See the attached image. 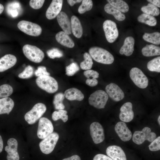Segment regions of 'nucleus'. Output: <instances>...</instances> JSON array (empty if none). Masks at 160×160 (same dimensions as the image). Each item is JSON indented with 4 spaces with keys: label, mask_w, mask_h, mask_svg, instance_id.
Returning a JSON list of instances; mask_svg holds the SVG:
<instances>
[{
    "label": "nucleus",
    "mask_w": 160,
    "mask_h": 160,
    "mask_svg": "<svg viewBox=\"0 0 160 160\" xmlns=\"http://www.w3.org/2000/svg\"><path fill=\"white\" fill-rule=\"evenodd\" d=\"M89 54L95 61L99 63L110 64L114 61L113 56L108 51L103 48L97 47L90 48Z\"/></svg>",
    "instance_id": "nucleus-1"
},
{
    "label": "nucleus",
    "mask_w": 160,
    "mask_h": 160,
    "mask_svg": "<svg viewBox=\"0 0 160 160\" xmlns=\"http://www.w3.org/2000/svg\"><path fill=\"white\" fill-rule=\"evenodd\" d=\"M36 81L39 88L49 93H54L58 89L57 82L54 78L49 76L38 77Z\"/></svg>",
    "instance_id": "nucleus-2"
},
{
    "label": "nucleus",
    "mask_w": 160,
    "mask_h": 160,
    "mask_svg": "<svg viewBox=\"0 0 160 160\" xmlns=\"http://www.w3.org/2000/svg\"><path fill=\"white\" fill-rule=\"evenodd\" d=\"M25 56L29 60L35 63H39L43 60L44 55V52L37 47L26 44L23 48Z\"/></svg>",
    "instance_id": "nucleus-3"
},
{
    "label": "nucleus",
    "mask_w": 160,
    "mask_h": 160,
    "mask_svg": "<svg viewBox=\"0 0 160 160\" xmlns=\"http://www.w3.org/2000/svg\"><path fill=\"white\" fill-rule=\"evenodd\" d=\"M46 110L45 104L42 103H36L26 113L24 116L25 119L28 124H33L41 117Z\"/></svg>",
    "instance_id": "nucleus-4"
},
{
    "label": "nucleus",
    "mask_w": 160,
    "mask_h": 160,
    "mask_svg": "<svg viewBox=\"0 0 160 160\" xmlns=\"http://www.w3.org/2000/svg\"><path fill=\"white\" fill-rule=\"evenodd\" d=\"M108 99L107 94L104 91L99 90L92 94L89 98V104L98 109L103 108Z\"/></svg>",
    "instance_id": "nucleus-5"
},
{
    "label": "nucleus",
    "mask_w": 160,
    "mask_h": 160,
    "mask_svg": "<svg viewBox=\"0 0 160 160\" xmlns=\"http://www.w3.org/2000/svg\"><path fill=\"white\" fill-rule=\"evenodd\" d=\"M132 138V141L135 143L140 145L146 140L151 142L156 138V135L155 132H151L150 128L145 127L141 131H135Z\"/></svg>",
    "instance_id": "nucleus-6"
},
{
    "label": "nucleus",
    "mask_w": 160,
    "mask_h": 160,
    "mask_svg": "<svg viewBox=\"0 0 160 160\" xmlns=\"http://www.w3.org/2000/svg\"><path fill=\"white\" fill-rule=\"evenodd\" d=\"M59 138L58 134L53 132L44 138L39 143V146L41 152L48 154L54 150Z\"/></svg>",
    "instance_id": "nucleus-7"
},
{
    "label": "nucleus",
    "mask_w": 160,
    "mask_h": 160,
    "mask_svg": "<svg viewBox=\"0 0 160 160\" xmlns=\"http://www.w3.org/2000/svg\"><path fill=\"white\" fill-rule=\"evenodd\" d=\"M17 26L23 32L34 36H39L42 31L41 27L39 25L25 20H21L19 22Z\"/></svg>",
    "instance_id": "nucleus-8"
},
{
    "label": "nucleus",
    "mask_w": 160,
    "mask_h": 160,
    "mask_svg": "<svg viewBox=\"0 0 160 160\" xmlns=\"http://www.w3.org/2000/svg\"><path fill=\"white\" fill-rule=\"evenodd\" d=\"M130 78L135 84L141 89H145L148 86V80L142 71L137 68H132L129 72Z\"/></svg>",
    "instance_id": "nucleus-9"
},
{
    "label": "nucleus",
    "mask_w": 160,
    "mask_h": 160,
    "mask_svg": "<svg viewBox=\"0 0 160 160\" xmlns=\"http://www.w3.org/2000/svg\"><path fill=\"white\" fill-rule=\"evenodd\" d=\"M103 28L108 41L110 43L113 42L119 36L116 23L111 20H106L103 23Z\"/></svg>",
    "instance_id": "nucleus-10"
},
{
    "label": "nucleus",
    "mask_w": 160,
    "mask_h": 160,
    "mask_svg": "<svg viewBox=\"0 0 160 160\" xmlns=\"http://www.w3.org/2000/svg\"><path fill=\"white\" fill-rule=\"evenodd\" d=\"M53 130L52 124L48 119L43 117L40 119L37 132L39 138L44 139L52 133Z\"/></svg>",
    "instance_id": "nucleus-11"
},
{
    "label": "nucleus",
    "mask_w": 160,
    "mask_h": 160,
    "mask_svg": "<svg viewBox=\"0 0 160 160\" xmlns=\"http://www.w3.org/2000/svg\"><path fill=\"white\" fill-rule=\"evenodd\" d=\"M90 134L94 143L97 144L103 142L105 139L103 128L99 123H92L90 126Z\"/></svg>",
    "instance_id": "nucleus-12"
},
{
    "label": "nucleus",
    "mask_w": 160,
    "mask_h": 160,
    "mask_svg": "<svg viewBox=\"0 0 160 160\" xmlns=\"http://www.w3.org/2000/svg\"><path fill=\"white\" fill-rule=\"evenodd\" d=\"M106 91L109 97L113 100L118 102L124 97V93L122 90L116 84L111 83L107 85Z\"/></svg>",
    "instance_id": "nucleus-13"
},
{
    "label": "nucleus",
    "mask_w": 160,
    "mask_h": 160,
    "mask_svg": "<svg viewBox=\"0 0 160 160\" xmlns=\"http://www.w3.org/2000/svg\"><path fill=\"white\" fill-rule=\"evenodd\" d=\"M8 145L5 148L7 153V160H19L20 157L17 152L18 143L16 139L10 138L7 141Z\"/></svg>",
    "instance_id": "nucleus-14"
},
{
    "label": "nucleus",
    "mask_w": 160,
    "mask_h": 160,
    "mask_svg": "<svg viewBox=\"0 0 160 160\" xmlns=\"http://www.w3.org/2000/svg\"><path fill=\"white\" fill-rule=\"evenodd\" d=\"M115 130L120 139L123 141H128L132 138L131 132L123 122H118L115 126Z\"/></svg>",
    "instance_id": "nucleus-15"
},
{
    "label": "nucleus",
    "mask_w": 160,
    "mask_h": 160,
    "mask_svg": "<svg viewBox=\"0 0 160 160\" xmlns=\"http://www.w3.org/2000/svg\"><path fill=\"white\" fill-rule=\"evenodd\" d=\"M120 111L119 117L123 122H129L133 119L134 113L131 103L127 102L123 104L120 108Z\"/></svg>",
    "instance_id": "nucleus-16"
},
{
    "label": "nucleus",
    "mask_w": 160,
    "mask_h": 160,
    "mask_svg": "<svg viewBox=\"0 0 160 160\" xmlns=\"http://www.w3.org/2000/svg\"><path fill=\"white\" fill-rule=\"evenodd\" d=\"M62 0H53L47 9L46 17L49 20L55 18L60 12L63 5Z\"/></svg>",
    "instance_id": "nucleus-17"
},
{
    "label": "nucleus",
    "mask_w": 160,
    "mask_h": 160,
    "mask_svg": "<svg viewBox=\"0 0 160 160\" xmlns=\"http://www.w3.org/2000/svg\"><path fill=\"white\" fill-rule=\"evenodd\" d=\"M106 153L113 160H127L124 152L119 146L113 145L108 146L106 149Z\"/></svg>",
    "instance_id": "nucleus-18"
},
{
    "label": "nucleus",
    "mask_w": 160,
    "mask_h": 160,
    "mask_svg": "<svg viewBox=\"0 0 160 160\" xmlns=\"http://www.w3.org/2000/svg\"><path fill=\"white\" fill-rule=\"evenodd\" d=\"M58 23L61 28L68 35L71 33V23L67 14L63 12H60L57 16Z\"/></svg>",
    "instance_id": "nucleus-19"
},
{
    "label": "nucleus",
    "mask_w": 160,
    "mask_h": 160,
    "mask_svg": "<svg viewBox=\"0 0 160 160\" xmlns=\"http://www.w3.org/2000/svg\"><path fill=\"white\" fill-rule=\"evenodd\" d=\"M17 59L14 55L7 54L0 58V72H4L13 66Z\"/></svg>",
    "instance_id": "nucleus-20"
},
{
    "label": "nucleus",
    "mask_w": 160,
    "mask_h": 160,
    "mask_svg": "<svg viewBox=\"0 0 160 160\" xmlns=\"http://www.w3.org/2000/svg\"><path fill=\"white\" fill-rule=\"evenodd\" d=\"M135 42V39L132 37H127L125 39L123 45L120 49V53L127 56L131 55L134 51Z\"/></svg>",
    "instance_id": "nucleus-21"
},
{
    "label": "nucleus",
    "mask_w": 160,
    "mask_h": 160,
    "mask_svg": "<svg viewBox=\"0 0 160 160\" xmlns=\"http://www.w3.org/2000/svg\"><path fill=\"white\" fill-rule=\"evenodd\" d=\"M57 42L61 45L70 48L73 47L75 45L74 41L68 35L63 31L57 33L55 36Z\"/></svg>",
    "instance_id": "nucleus-22"
},
{
    "label": "nucleus",
    "mask_w": 160,
    "mask_h": 160,
    "mask_svg": "<svg viewBox=\"0 0 160 160\" xmlns=\"http://www.w3.org/2000/svg\"><path fill=\"white\" fill-rule=\"evenodd\" d=\"M65 97L70 100L81 101L84 98L83 94L80 90L75 88H72L66 90L64 93Z\"/></svg>",
    "instance_id": "nucleus-23"
},
{
    "label": "nucleus",
    "mask_w": 160,
    "mask_h": 160,
    "mask_svg": "<svg viewBox=\"0 0 160 160\" xmlns=\"http://www.w3.org/2000/svg\"><path fill=\"white\" fill-rule=\"evenodd\" d=\"M71 31L73 35L78 38H80L83 34V28L79 18L75 15L71 18Z\"/></svg>",
    "instance_id": "nucleus-24"
},
{
    "label": "nucleus",
    "mask_w": 160,
    "mask_h": 160,
    "mask_svg": "<svg viewBox=\"0 0 160 160\" xmlns=\"http://www.w3.org/2000/svg\"><path fill=\"white\" fill-rule=\"evenodd\" d=\"M14 105L13 100L9 97L0 99V114H8L12 111Z\"/></svg>",
    "instance_id": "nucleus-25"
},
{
    "label": "nucleus",
    "mask_w": 160,
    "mask_h": 160,
    "mask_svg": "<svg viewBox=\"0 0 160 160\" xmlns=\"http://www.w3.org/2000/svg\"><path fill=\"white\" fill-rule=\"evenodd\" d=\"M84 74L87 78L86 81V83L87 85L93 87L97 84L98 81L97 79L99 76V73L97 72L90 69L85 71Z\"/></svg>",
    "instance_id": "nucleus-26"
},
{
    "label": "nucleus",
    "mask_w": 160,
    "mask_h": 160,
    "mask_svg": "<svg viewBox=\"0 0 160 160\" xmlns=\"http://www.w3.org/2000/svg\"><path fill=\"white\" fill-rule=\"evenodd\" d=\"M104 9L106 12L113 15L115 18L118 20L122 21L126 18L124 14L109 3L105 5Z\"/></svg>",
    "instance_id": "nucleus-27"
},
{
    "label": "nucleus",
    "mask_w": 160,
    "mask_h": 160,
    "mask_svg": "<svg viewBox=\"0 0 160 160\" xmlns=\"http://www.w3.org/2000/svg\"><path fill=\"white\" fill-rule=\"evenodd\" d=\"M142 54L146 57L159 55L160 48L153 44H147L142 49Z\"/></svg>",
    "instance_id": "nucleus-28"
},
{
    "label": "nucleus",
    "mask_w": 160,
    "mask_h": 160,
    "mask_svg": "<svg viewBox=\"0 0 160 160\" xmlns=\"http://www.w3.org/2000/svg\"><path fill=\"white\" fill-rule=\"evenodd\" d=\"M107 1L110 5L116 8L120 11L125 13L129 10L127 4L122 0H107Z\"/></svg>",
    "instance_id": "nucleus-29"
},
{
    "label": "nucleus",
    "mask_w": 160,
    "mask_h": 160,
    "mask_svg": "<svg viewBox=\"0 0 160 160\" xmlns=\"http://www.w3.org/2000/svg\"><path fill=\"white\" fill-rule=\"evenodd\" d=\"M137 20L140 22L151 26L156 25L157 22L156 18L154 16L145 13H143L139 16Z\"/></svg>",
    "instance_id": "nucleus-30"
},
{
    "label": "nucleus",
    "mask_w": 160,
    "mask_h": 160,
    "mask_svg": "<svg viewBox=\"0 0 160 160\" xmlns=\"http://www.w3.org/2000/svg\"><path fill=\"white\" fill-rule=\"evenodd\" d=\"M145 41L157 45L160 44V33L156 32L152 33H145L143 36Z\"/></svg>",
    "instance_id": "nucleus-31"
},
{
    "label": "nucleus",
    "mask_w": 160,
    "mask_h": 160,
    "mask_svg": "<svg viewBox=\"0 0 160 160\" xmlns=\"http://www.w3.org/2000/svg\"><path fill=\"white\" fill-rule=\"evenodd\" d=\"M141 10L144 13L153 16L159 15L160 12L159 9L157 7L150 3L142 7Z\"/></svg>",
    "instance_id": "nucleus-32"
},
{
    "label": "nucleus",
    "mask_w": 160,
    "mask_h": 160,
    "mask_svg": "<svg viewBox=\"0 0 160 160\" xmlns=\"http://www.w3.org/2000/svg\"><path fill=\"white\" fill-rule=\"evenodd\" d=\"M65 98L64 94L61 92L58 93L55 95L53 101V104L56 109L63 110L65 106L63 103Z\"/></svg>",
    "instance_id": "nucleus-33"
},
{
    "label": "nucleus",
    "mask_w": 160,
    "mask_h": 160,
    "mask_svg": "<svg viewBox=\"0 0 160 160\" xmlns=\"http://www.w3.org/2000/svg\"><path fill=\"white\" fill-rule=\"evenodd\" d=\"M84 60L80 64L81 68L85 70H90L93 63L91 56L89 53L85 52L84 55Z\"/></svg>",
    "instance_id": "nucleus-34"
},
{
    "label": "nucleus",
    "mask_w": 160,
    "mask_h": 160,
    "mask_svg": "<svg viewBox=\"0 0 160 160\" xmlns=\"http://www.w3.org/2000/svg\"><path fill=\"white\" fill-rule=\"evenodd\" d=\"M147 67L150 71L160 73V57H158L148 62Z\"/></svg>",
    "instance_id": "nucleus-35"
},
{
    "label": "nucleus",
    "mask_w": 160,
    "mask_h": 160,
    "mask_svg": "<svg viewBox=\"0 0 160 160\" xmlns=\"http://www.w3.org/2000/svg\"><path fill=\"white\" fill-rule=\"evenodd\" d=\"M67 113L66 111L63 110H60L58 111H55L52 114V118L54 121L61 119L63 122H65L68 119Z\"/></svg>",
    "instance_id": "nucleus-36"
},
{
    "label": "nucleus",
    "mask_w": 160,
    "mask_h": 160,
    "mask_svg": "<svg viewBox=\"0 0 160 160\" xmlns=\"http://www.w3.org/2000/svg\"><path fill=\"white\" fill-rule=\"evenodd\" d=\"M13 89L8 84H4L0 86V99L8 97L12 93Z\"/></svg>",
    "instance_id": "nucleus-37"
},
{
    "label": "nucleus",
    "mask_w": 160,
    "mask_h": 160,
    "mask_svg": "<svg viewBox=\"0 0 160 160\" xmlns=\"http://www.w3.org/2000/svg\"><path fill=\"white\" fill-rule=\"evenodd\" d=\"M78 9L79 13L82 14L90 10L92 8L93 2L91 0H83Z\"/></svg>",
    "instance_id": "nucleus-38"
},
{
    "label": "nucleus",
    "mask_w": 160,
    "mask_h": 160,
    "mask_svg": "<svg viewBox=\"0 0 160 160\" xmlns=\"http://www.w3.org/2000/svg\"><path fill=\"white\" fill-rule=\"evenodd\" d=\"M79 70V67L76 63H72L65 68L66 74L68 76L74 75Z\"/></svg>",
    "instance_id": "nucleus-39"
},
{
    "label": "nucleus",
    "mask_w": 160,
    "mask_h": 160,
    "mask_svg": "<svg viewBox=\"0 0 160 160\" xmlns=\"http://www.w3.org/2000/svg\"><path fill=\"white\" fill-rule=\"evenodd\" d=\"M33 74V68L31 66L29 65L25 68L22 72L19 74L18 76L21 79H28L31 77Z\"/></svg>",
    "instance_id": "nucleus-40"
},
{
    "label": "nucleus",
    "mask_w": 160,
    "mask_h": 160,
    "mask_svg": "<svg viewBox=\"0 0 160 160\" xmlns=\"http://www.w3.org/2000/svg\"><path fill=\"white\" fill-rule=\"evenodd\" d=\"M47 54L50 58L54 59L55 58H60L63 56V52L57 48H53L48 50Z\"/></svg>",
    "instance_id": "nucleus-41"
},
{
    "label": "nucleus",
    "mask_w": 160,
    "mask_h": 160,
    "mask_svg": "<svg viewBox=\"0 0 160 160\" xmlns=\"http://www.w3.org/2000/svg\"><path fill=\"white\" fill-rule=\"evenodd\" d=\"M149 150L152 151H158L160 150V137L156 138L148 145Z\"/></svg>",
    "instance_id": "nucleus-42"
},
{
    "label": "nucleus",
    "mask_w": 160,
    "mask_h": 160,
    "mask_svg": "<svg viewBox=\"0 0 160 160\" xmlns=\"http://www.w3.org/2000/svg\"><path fill=\"white\" fill-rule=\"evenodd\" d=\"M44 1V0H31L29 1V5L33 9H39L42 7Z\"/></svg>",
    "instance_id": "nucleus-43"
},
{
    "label": "nucleus",
    "mask_w": 160,
    "mask_h": 160,
    "mask_svg": "<svg viewBox=\"0 0 160 160\" xmlns=\"http://www.w3.org/2000/svg\"><path fill=\"white\" fill-rule=\"evenodd\" d=\"M35 75L38 77L43 76H49L50 73L47 72L46 68L44 66H39L35 72Z\"/></svg>",
    "instance_id": "nucleus-44"
},
{
    "label": "nucleus",
    "mask_w": 160,
    "mask_h": 160,
    "mask_svg": "<svg viewBox=\"0 0 160 160\" xmlns=\"http://www.w3.org/2000/svg\"><path fill=\"white\" fill-rule=\"evenodd\" d=\"M93 160H113L111 158L106 155L98 154L94 157Z\"/></svg>",
    "instance_id": "nucleus-45"
},
{
    "label": "nucleus",
    "mask_w": 160,
    "mask_h": 160,
    "mask_svg": "<svg viewBox=\"0 0 160 160\" xmlns=\"http://www.w3.org/2000/svg\"><path fill=\"white\" fill-rule=\"evenodd\" d=\"M62 160H81V159L79 156L75 155L69 157L64 159Z\"/></svg>",
    "instance_id": "nucleus-46"
},
{
    "label": "nucleus",
    "mask_w": 160,
    "mask_h": 160,
    "mask_svg": "<svg viewBox=\"0 0 160 160\" xmlns=\"http://www.w3.org/2000/svg\"><path fill=\"white\" fill-rule=\"evenodd\" d=\"M147 1L157 7H160V1L159 0H147Z\"/></svg>",
    "instance_id": "nucleus-47"
},
{
    "label": "nucleus",
    "mask_w": 160,
    "mask_h": 160,
    "mask_svg": "<svg viewBox=\"0 0 160 160\" xmlns=\"http://www.w3.org/2000/svg\"><path fill=\"white\" fill-rule=\"evenodd\" d=\"M67 2L71 6L74 5L75 4L77 3H79L81 2L82 0H68Z\"/></svg>",
    "instance_id": "nucleus-48"
},
{
    "label": "nucleus",
    "mask_w": 160,
    "mask_h": 160,
    "mask_svg": "<svg viewBox=\"0 0 160 160\" xmlns=\"http://www.w3.org/2000/svg\"><path fill=\"white\" fill-rule=\"evenodd\" d=\"M3 141L0 135V153L2 151L3 149Z\"/></svg>",
    "instance_id": "nucleus-49"
},
{
    "label": "nucleus",
    "mask_w": 160,
    "mask_h": 160,
    "mask_svg": "<svg viewBox=\"0 0 160 160\" xmlns=\"http://www.w3.org/2000/svg\"><path fill=\"white\" fill-rule=\"evenodd\" d=\"M4 10V6L2 4H0V14L3 12Z\"/></svg>",
    "instance_id": "nucleus-50"
},
{
    "label": "nucleus",
    "mask_w": 160,
    "mask_h": 160,
    "mask_svg": "<svg viewBox=\"0 0 160 160\" xmlns=\"http://www.w3.org/2000/svg\"><path fill=\"white\" fill-rule=\"evenodd\" d=\"M158 121L159 124L160 125V116H159L158 117Z\"/></svg>",
    "instance_id": "nucleus-51"
}]
</instances>
